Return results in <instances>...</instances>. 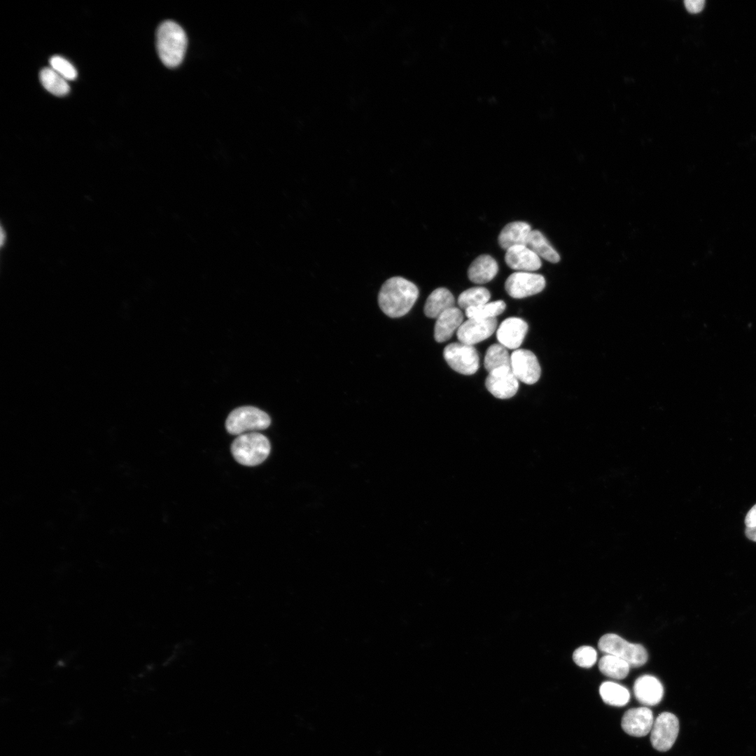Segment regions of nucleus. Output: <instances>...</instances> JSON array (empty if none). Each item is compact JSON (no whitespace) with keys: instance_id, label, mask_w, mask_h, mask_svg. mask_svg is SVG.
Returning <instances> with one entry per match:
<instances>
[{"instance_id":"c85d7f7f","label":"nucleus","mask_w":756,"mask_h":756,"mask_svg":"<svg viewBox=\"0 0 756 756\" xmlns=\"http://www.w3.org/2000/svg\"><path fill=\"white\" fill-rule=\"evenodd\" d=\"M686 9L692 13H696L704 8V0H685L684 1Z\"/></svg>"},{"instance_id":"cd10ccee","label":"nucleus","mask_w":756,"mask_h":756,"mask_svg":"<svg viewBox=\"0 0 756 756\" xmlns=\"http://www.w3.org/2000/svg\"><path fill=\"white\" fill-rule=\"evenodd\" d=\"M573 659L578 666L583 668H590L596 662L597 653L592 647L583 645L574 651Z\"/></svg>"},{"instance_id":"7ed1b4c3","label":"nucleus","mask_w":756,"mask_h":756,"mask_svg":"<svg viewBox=\"0 0 756 756\" xmlns=\"http://www.w3.org/2000/svg\"><path fill=\"white\" fill-rule=\"evenodd\" d=\"M270 449L268 439L258 432L238 435L231 444V452L234 459L246 466L262 463L269 456Z\"/></svg>"},{"instance_id":"f03ea898","label":"nucleus","mask_w":756,"mask_h":756,"mask_svg":"<svg viewBox=\"0 0 756 756\" xmlns=\"http://www.w3.org/2000/svg\"><path fill=\"white\" fill-rule=\"evenodd\" d=\"M187 44L186 32L178 24L166 20L159 25L156 33V48L160 60L166 66L174 68L181 64Z\"/></svg>"},{"instance_id":"9b49d317","label":"nucleus","mask_w":756,"mask_h":756,"mask_svg":"<svg viewBox=\"0 0 756 756\" xmlns=\"http://www.w3.org/2000/svg\"><path fill=\"white\" fill-rule=\"evenodd\" d=\"M497 327L495 318H468L463 322L456 332L458 341L468 345H475L491 337Z\"/></svg>"},{"instance_id":"393cba45","label":"nucleus","mask_w":756,"mask_h":756,"mask_svg":"<svg viewBox=\"0 0 756 756\" xmlns=\"http://www.w3.org/2000/svg\"><path fill=\"white\" fill-rule=\"evenodd\" d=\"M505 307L506 305L504 301L496 300L468 308L465 310V314L468 318H495L505 311Z\"/></svg>"},{"instance_id":"2eb2a0df","label":"nucleus","mask_w":756,"mask_h":756,"mask_svg":"<svg viewBox=\"0 0 756 756\" xmlns=\"http://www.w3.org/2000/svg\"><path fill=\"white\" fill-rule=\"evenodd\" d=\"M636 699L644 706L658 704L664 695V687L654 676L643 675L638 677L634 685Z\"/></svg>"},{"instance_id":"5701e85b","label":"nucleus","mask_w":756,"mask_h":756,"mask_svg":"<svg viewBox=\"0 0 756 756\" xmlns=\"http://www.w3.org/2000/svg\"><path fill=\"white\" fill-rule=\"evenodd\" d=\"M42 85L56 96H64L70 90L67 80L51 67L43 68L39 75Z\"/></svg>"},{"instance_id":"f257e3e1","label":"nucleus","mask_w":756,"mask_h":756,"mask_svg":"<svg viewBox=\"0 0 756 756\" xmlns=\"http://www.w3.org/2000/svg\"><path fill=\"white\" fill-rule=\"evenodd\" d=\"M418 296L419 289L414 283L401 276H393L382 286L378 303L386 315L398 318L409 312Z\"/></svg>"},{"instance_id":"c756f323","label":"nucleus","mask_w":756,"mask_h":756,"mask_svg":"<svg viewBox=\"0 0 756 756\" xmlns=\"http://www.w3.org/2000/svg\"><path fill=\"white\" fill-rule=\"evenodd\" d=\"M745 524L747 527L756 526V504L748 512Z\"/></svg>"},{"instance_id":"412c9836","label":"nucleus","mask_w":756,"mask_h":756,"mask_svg":"<svg viewBox=\"0 0 756 756\" xmlns=\"http://www.w3.org/2000/svg\"><path fill=\"white\" fill-rule=\"evenodd\" d=\"M603 701L610 706H623L630 699V693L624 686L612 681L603 682L599 687Z\"/></svg>"},{"instance_id":"1a4fd4ad","label":"nucleus","mask_w":756,"mask_h":756,"mask_svg":"<svg viewBox=\"0 0 756 756\" xmlns=\"http://www.w3.org/2000/svg\"><path fill=\"white\" fill-rule=\"evenodd\" d=\"M510 358L511 370L518 381L531 385L539 380L541 368L532 351L517 349L512 353Z\"/></svg>"},{"instance_id":"b1692460","label":"nucleus","mask_w":756,"mask_h":756,"mask_svg":"<svg viewBox=\"0 0 756 756\" xmlns=\"http://www.w3.org/2000/svg\"><path fill=\"white\" fill-rule=\"evenodd\" d=\"M510 355L500 344H493L487 349L484 366L488 372L503 367H510Z\"/></svg>"},{"instance_id":"bb28decb","label":"nucleus","mask_w":756,"mask_h":756,"mask_svg":"<svg viewBox=\"0 0 756 756\" xmlns=\"http://www.w3.org/2000/svg\"><path fill=\"white\" fill-rule=\"evenodd\" d=\"M51 68L66 80H74L77 76V71L74 65L65 58L55 55L50 59Z\"/></svg>"},{"instance_id":"7c9ffc66","label":"nucleus","mask_w":756,"mask_h":756,"mask_svg":"<svg viewBox=\"0 0 756 756\" xmlns=\"http://www.w3.org/2000/svg\"><path fill=\"white\" fill-rule=\"evenodd\" d=\"M746 535L750 540L756 542V526L747 527Z\"/></svg>"},{"instance_id":"dca6fc26","label":"nucleus","mask_w":756,"mask_h":756,"mask_svg":"<svg viewBox=\"0 0 756 756\" xmlns=\"http://www.w3.org/2000/svg\"><path fill=\"white\" fill-rule=\"evenodd\" d=\"M463 315L457 307H453L437 318L434 327V338L438 342H444L449 340L463 323Z\"/></svg>"},{"instance_id":"4be33fe9","label":"nucleus","mask_w":756,"mask_h":756,"mask_svg":"<svg viewBox=\"0 0 756 756\" xmlns=\"http://www.w3.org/2000/svg\"><path fill=\"white\" fill-rule=\"evenodd\" d=\"M630 667L626 661L609 654H605L598 662V668L603 675L617 680L626 678Z\"/></svg>"},{"instance_id":"aec40b11","label":"nucleus","mask_w":756,"mask_h":756,"mask_svg":"<svg viewBox=\"0 0 756 756\" xmlns=\"http://www.w3.org/2000/svg\"><path fill=\"white\" fill-rule=\"evenodd\" d=\"M526 246L539 258H542L552 263L558 262L560 260V256L557 251L538 230H531L528 237Z\"/></svg>"},{"instance_id":"39448f33","label":"nucleus","mask_w":756,"mask_h":756,"mask_svg":"<svg viewBox=\"0 0 756 756\" xmlns=\"http://www.w3.org/2000/svg\"><path fill=\"white\" fill-rule=\"evenodd\" d=\"M598 647L605 654H609L626 661L630 666L638 667L646 663L648 654L640 644L626 641L615 634H606L598 640Z\"/></svg>"},{"instance_id":"ddd939ff","label":"nucleus","mask_w":756,"mask_h":756,"mask_svg":"<svg viewBox=\"0 0 756 756\" xmlns=\"http://www.w3.org/2000/svg\"><path fill=\"white\" fill-rule=\"evenodd\" d=\"M528 331V324L522 318L510 317L505 319L496 330L499 344L506 349H517L522 344Z\"/></svg>"},{"instance_id":"f8f14e48","label":"nucleus","mask_w":756,"mask_h":756,"mask_svg":"<svg viewBox=\"0 0 756 756\" xmlns=\"http://www.w3.org/2000/svg\"><path fill=\"white\" fill-rule=\"evenodd\" d=\"M653 722L652 710L648 707L643 706L631 708L626 711L622 718L621 726L629 735L642 737L651 731Z\"/></svg>"},{"instance_id":"6e6552de","label":"nucleus","mask_w":756,"mask_h":756,"mask_svg":"<svg viewBox=\"0 0 756 756\" xmlns=\"http://www.w3.org/2000/svg\"><path fill=\"white\" fill-rule=\"evenodd\" d=\"M545 283L544 276L540 274L515 272L507 278L505 288L512 298L521 299L540 293Z\"/></svg>"},{"instance_id":"a878e982","label":"nucleus","mask_w":756,"mask_h":756,"mask_svg":"<svg viewBox=\"0 0 756 756\" xmlns=\"http://www.w3.org/2000/svg\"><path fill=\"white\" fill-rule=\"evenodd\" d=\"M491 294L488 289L482 286L468 288L463 291L458 298V304L465 310L488 302Z\"/></svg>"},{"instance_id":"0eeeda50","label":"nucleus","mask_w":756,"mask_h":756,"mask_svg":"<svg viewBox=\"0 0 756 756\" xmlns=\"http://www.w3.org/2000/svg\"><path fill=\"white\" fill-rule=\"evenodd\" d=\"M650 741L654 749L665 752L674 744L679 732V722L677 717L669 712L659 714L651 729Z\"/></svg>"},{"instance_id":"a211bd4d","label":"nucleus","mask_w":756,"mask_h":756,"mask_svg":"<svg viewBox=\"0 0 756 756\" xmlns=\"http://www.w3.org/2000/svg\"><path fill=\"white\" fill-rule=\"evenodd\" d=\"M498 271L496 260L489 255L483 254L472 262L468 270V276L472 282L482 284L492 280Z\"/></svg>"},{"instance_id":"f3484780","label":"nucleus","mask_w":756,"mask_h":756,"mask_svg":"<svg viewBox=\"0 0 756 756\" xmlns=\"http://www.w3.org/2000/svg\"><path fill=\"white\" fill-rule=\"evenodd\" d=\"M531 230V225L526 222L514 221L509 223L499 233L498 244L505 250L514 246L526 245Z\"/></svg>"},{"instance_id":"9d476101","label":"nucleus","mask_w":756,"mask_h":756,"mask_svg":"<svg viewBox=\"0 0 756 756\" xmlns=\"http://www.w3.org/2000/svg\"><path fill=\"white\" fill-rule=\"evenodd\" d=\"M486 389L496 398L507 399L519 388V381L510 367H503L489 372L485 380Z\"/></svg>"},{"instance_id":"423d86ee","label":"nucleus","mask_w":756,"mask_h":756,"mask_svg":"<svg viewBox=\"0 0 756 756\" xmlns=\"http://www.w3.org/2000/svg\"><path fill=\"white\" fill-rule=\"evenodd\" d=\"M443 356L452 370L462 374H473L479 367V357L474 346L460 342L447 345Z\"/></svg>"},{"instance_id":"20e7f679","label":"nucleus","mask_w":756,"mask_h":756,"mask_svg":"<svg viewBox=\"0 0 756 756\" xmlns=\"http://www.w3.org/2000/svg\"><path fill=\"white\" fill-rule=\"evenodd\" d=\"M270 424V417L264 411L253 406H243L230 413L225 428L229 433L240 435L266 429Z\"/></svg>"},{"instance_id":"4468645a","label":"nucleus","mask_w":756,"mask_h":756,"mask_svg":"<svg viewBox=\"0 0 756 756\" xmlns=\"http://www.w3.org/2000/svg\"><path fill=\"white\" fill-rule=\"evenodd\" d=\"M505 260L509 267L517 272H532L542 265L540 258L526 245L514 246L506 250Z\"/></svg>"},{"instance_id":"6ab92c4d","label":"nucleus","mask_w":756,"mask_h":756,"mask_svg":"<svg viewBox=\"0 0 756 756\" xmlns=\"http://www.w3.org/2000/svg\"><path fill=\"white\" fill-rule=\"evenodd\" d=\"M454 304L452 293L445 288H438L428 295L424 308V314L428 318H437Z\"/></svg>"}]
</instances>
